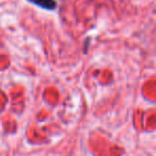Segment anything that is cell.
I'll use <instances>...</instances> for the list:
<instances>
[{"label": "cell", "mask_w": 156, "mask_h": 156, "mask_svg": "<svg viewBox=\"0 0 156 156\" xmlns=\"http://www.w3.org/2000/svg\"><path fill=\"white\" fill-rule=\"evenodd\" d=\"M27 1L45 10H55L57 8L56 0H27Z\"/></svg>", "instance_id": "obj_1"}]
</instances>
